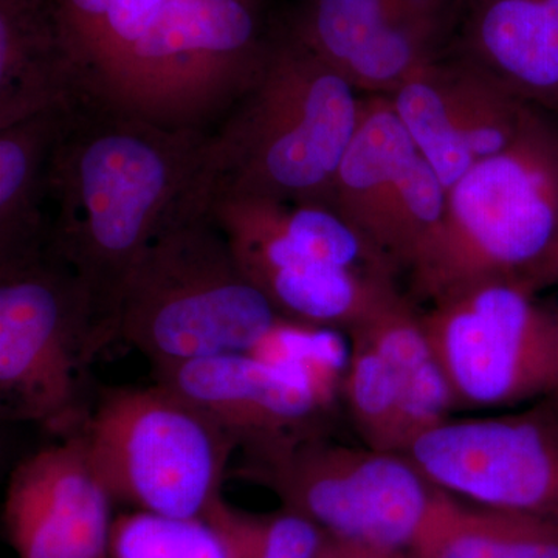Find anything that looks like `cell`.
<instances>
[{"instance_id": "obj_1", "label": "cell", "mask_w": 558, "mask_h": 558, "mask_svg": "<svg viewBox=\"0 0 558 558\" xmlns=\"http://www.w3.org/2000/svg\"><path fill=\"white\" fill-rule=\"evenodd\" d=\"M70 98L213 132L259 75L277 24L263 0H51Z\"/></svg>"}, {"instance_id": "obj_2", "label": "cell", "mask_w": 558, "mask_h": 558, "mask_svg": "<svg viewBox=\"0 0 558 558\" xmlns=\"http://www.w3.org/2000/svg\"><path fill=\"white\" fill-rule=\"evenodd\" d=\"M209 157L211 132L168 130L69 98L50 165L46 242L89 289L110 341L120 337L132 271Z\"/></svg>"}, {"instance_id": "obj_3", "label": "cell", "mask_w": 558, "mask_h": 558, "mask_svg": "<svg viewBox=\"0 0 558 558\" xmlns=\"http://www.w3.org/2000/svg\"><path fill=\"white\" fill-rule=\"evenodd\" d=\"M360 109L351 83L277 24L259 75L211 132V185L329 207Z\"/></svg>"}, {"instance_id": "obj_4", "label": "cell", "mask_w": 558, "mask_h": 558, "mask_svg": "<svg viewBox=\"0 0 558 558\" xmlns=\"http://www.w3.org/2000/svg\"><path fill=\"white\" fill-rule=\"evenodd\" d=\"M250 279L209 209V171L157 231L132 271L120 339L150 366L255 352L286 325Z\"/></svg>"}, {"instance_id": "obj_5", "label": "cell", "mask_w": 558, "mask_h": 558, "mask_svg": "<svg viewBox=\"0 0 558 558\" xmlns=\"http://www.w3.org/2000/svg\"><path fill=\"white\" fill-rule=\"evenodd\" d=\"M558 234V124L529 110L508 148L447 190L439 226L409 269L433 304L483 282L520 279Z\"/></svg>"}, {"instance_id": "obj_6", "label": "cell", "mask_w": 558, "mask_h": 558, "mask_svg": "<svg viewBox=\"0 0 558 558\" xmlns=\"http://www.w3.org/2000/svg\"><path fill=\"white\" fill-rule=\"evenodd\" d=\"M110 343L89 289L47 242L0 260L3 421L78 435L97 398L90 366Z\"/></svg>"}, {"instance_id": "obj_7", "label": "cell", "mask_w": 558, "mask_h": 558, "mask_svg": "<svg viewBox=\"0 0 558 558\" xmlns=\"http://www.w3.org/2000/svg\"><path fill=\"white\" fill-rule=\"evenodd\" d=\"M112 501L174 519H202L238 451L218 422L170 387L98 388L81 429Z\"/></svg>"}, {"instance_id": "obj_8", "label": "cell", "mask_w": 558, "mask_h": 558, "mask_svg": "<svg viewBox=\"0 0 558 558\" xmlns=\"http://www.w3.org/2000/svg\"><path fill=\"white\" fill-rule=\"evenodd\" d=\"M229 476L269 488L326 534L409 549L435 486L407 454L328 435L242 450Z\"/></svg>"}, {"instance_id": "obj_9", "label": "cell", "mask_w": 558, "mask_h": 558, "mask_svg": "<svg viewBox=\"0 0 558 558\" xmlns=\"http://www.w3.org/2000/svg\"><path fill=\"white\" fill-rule=\"evenodd\" d=\"M534 293L520 279H498L421 314L457 407H510L558 395L556 317Z\"/></svg>"}, {"instance_id": "obj_10", "label": "cell", "mask_w": 558, "mask_h": 558, "mask_svg": "<svg viewBox=\"0 0 558 558\" xmlns=\"http://www.w3.org/2000/svg\"><path fill=\"white\" fill-rule=\"evenodd\" d=\"M407 457L433 486L558 531V395L517 413L447 418Z\"/></svg>"}, {"instance_id": "obj_11", "label": "cell", "mask_w": 558, "mask_h": 558, "mask_svg": "<svg viewBox=\"0 0 558 558\" xmlns=\"http://www.w3.org/2000/svg\"><path fill=\"white\" fill-rule=\"evenodd\" d=\"M464 0H300L286 31L366 95H391L451 49Z\"/></svg>"}, {"instance_id": "obj_12", "label": "cell", "mask_w": 558, "mask_h": 558, "mask_svg": "<svg viewBox=\"0 0 558 558\" xmlns=\"http://www.w3.org/2000/svg\"><path fill=\"white\" fill-rule=\"evenodd\" d=\"M150 373L215 418L238 451L326 435L328 398L299 365L236 352L154 365Z\"/></svg>"}, {"instance_id": "obj_13", "label": "cell", "mask_w": 558, "mask_h": 558, "mask_svg": "<svg viewBox=\"0 0 558 558\" xmlns=\"http://www.w3.org/2000/svg\"><path fill=\"white\" fill-rule=\"evenodd\" d=\"M385 97L447 190L508 148L532 108L451 50Z\"/></svg>"}, {"instance_id": "obj_14", "label": "cell", "mask_w": 558, "mask_h": 558, "mask_svg": "<svg viewBox=\"0 0 558 558\" xmlns=\"http://www.w3.org/2000/svg\"><path fill=\"white\" fill-rule=\"evenodd\" d=\"M112 502L78 433L13 470L3 527L20 558H110Z\"/></svg>"}, {"instance_id": "obj_15", "label": "cell", "mask_w": 558, "mask_h": 558, "mask_svg": "<svg viewBox=\"0 0 558 558\" xmlns=\"http://www.w3.org/2000/svg\"><path fill=\"white\" fill-rule=\"evenodd\" d=\"M451 51L558 119V0H468Z\"/></svg>"}, {"instance_id": "obj_16", "label": "cell", "mask_w": 558, "mask_h": 558, "mask_svg": "<svg viewBox=\"0 0 558 558\" xmlns=\"http://www.w3.org/2000/svg\"><path fill=\"white\" fill-rule=\"evenodd\" d=\"M417 153L388 97L366 95L362 98L357 130L333 179L329 207L347 220L391 269L388 245L392 213L400 182Z\"/></svg>"}, {"instance_id": "obj_17", "label": "cell", "mask_w": 558, "mask_h": 558, "mask_svg": "<svg viewBox=\"0 0 558 558\" xmlns=\"http://www.w3.org/2000/svg\"><path fill=\"white\" fill-rule=\"evenodd\" d=\"M69 98L51 0H0V130Z\"/></svg>"}, {"instance_id": "obj_18", "label": "cell", "mask_w": 558, "mask_h": 558, "mask_svg": "<svg viewBox=\"0 0 558 558\" xmlns=\"http://www.w3.org/2000/svg\"><path fill=\"white\" fill-rule=\"evenodd\" d=\"M68 102L0 130V260L47 241L50 165Z\"/></svg>"}, {"instance_id": "obj_19", "label": "cell", "mask_w": 558, "mask_h": 558, "mask_svg": "<svg viewBox=\"0 0 558 558\" xmlns=\"http://www.w3.org/2000/svg\"><path fill=\"white\" fill-rule=\"evenodd\" d=\"M409 558H558V531L436 487Z\"/></svg>"}, {"instance_id": "obj_20", "label": "cell", "mask_w": 558, "mask_h": 558, "mask_svg": "<svg viewBox=\"0 0 558 558\" xmlns=\"http://www.w3.org/2000/svg\"><path fill=\"white\" fill-rule=\"evenodd\" d=\"M349 336L363 337L387 365L402 402L410 447L458 409L421 314L405 295L399 293Z\"/></svg>"}, {"instance_id": "obj_21", "label": "cell", "mask_w": 558, "mask_h": 558, "mask_svg": "<svg viewBox=\"0 0 558 558\" xmlns=\"http://www.w3.org/2000/svg\"><path fill=\"white\" fill-rule=\"evenodd\" d=\"M352 352L343 380L349 416L363 446L407 454L410 447L402 402L395 380L376 349L351 336Z\"/></svg>"}, {"instance_id": "obj_22", "label": "cell", "mask_w": 558, "mask_h": 558, "mask_svg": "<svg viewBox=\"0 0 558 558\" xmlns=\"http://www.w3.org/2000/svg\"><path fill=\"white\" fill-rule=\"evenodd\" d=\"M219 535L229 558H314L325 532L299 513L282 509L259 515L222 497L202 517Z\"/></svg>"}, {"instance_id": "obj_23", "label": "cell", "mask_w": 558, "mask_h": 558, "mask_svg": "<svg viewBox=\"0 0 558 558\" xmlns=\"http://www.w3.org/2000/svg\"><path fill=\"white\" fill-rule=\"evenodd\" d=\"M110 558H229L215 529L204 519H174L134 512L117 517Z\"/></svg>"}, {"instance_id": "obj_24", "label": "cell", "mask_w": 558, "mask_h": 558, "mask_svg": "<svg viewBox=\"0 0 558 558\" xmlns=\"http://www.w3.org/2000/svg\"><path fill=\"white\" fill-rule=\"evenodd\" d=\"M314 558H409L403 549L389 548L362 539L323 535Z\"/></svg>"}, {"instance_id": "obj_25", "label": "cell", "mask_w": 558, "mask_h": 558, "mask_svg": "<svg viewBox=\"0 0 558 558\" xmlns=\"http://www.w3.org/2000/svg\"><path fill=\"white\" fill-rule=\"evenodd\" d=\"M520 281H523L532 292L558 284V234L548 252L520 278Z\"/></svg>"}, {"instance_id": "obj_26", "label": "cell", "mask_w": 558, "mask_h": 558, "mask_svg": "<svg viewBox=\"0 0 558 558\" xmlns=\"http://www.w3.org/2000/svg\"><path fill=\"white\" fill-rule=\"evenodd\" d=\"M556 317V330H557V341H558V314L554 315Z\"/></svg>"}]
</instances>
